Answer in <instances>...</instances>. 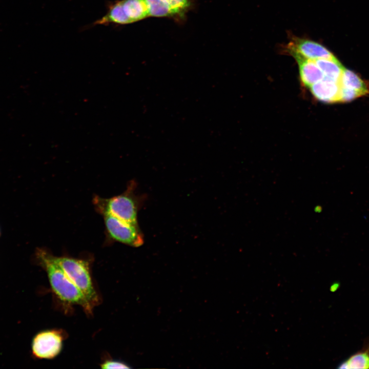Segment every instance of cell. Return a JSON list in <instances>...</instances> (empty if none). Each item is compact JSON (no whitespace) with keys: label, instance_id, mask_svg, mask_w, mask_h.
<instances>
[{"label":"cell","instance_id":"6","mask_svg":"<svg viewBox=\"0 0 369 369\" xmlns=\"http://www.w3.org/2000/svg\"><path fill=\"white\" fill-rule=\"evenodd\" d=\"M295 59L315 60L319 59H336L334 54L322 45L306 38L294 36L284 49Z\"/></svg>","mask_w":369,"mask_h":369},{"label":"cell","instance_id":"9","mask_svg":"<svg viewBox=\"0 0 369 369\" xmlns=\"http://www.w3.org/2000/svg\"><path fill=\"white\" fill-rule=\"evenodd\" d=\"M121 3L125 13L132 23L149 16L145 0H122Z\"/></svg>","mask_w":369,"mask_h":369},{"label":"cell","instance_id":"13","mask_svg":"<svg viewBox=\"0 0 369 369\" xmlns=\"http://www.w3.org/2000/svg\"><path fill=\"white\" fill-rule=\"evenodd\" d=\"M147 5L149 16L154 17L173 16L169 7L163 0H145Z\"/></svg>","mask_w":369,"mask_h":369},{"label":"cell","instance_id":"2","mask_svg":"<svg viewBox=\"0 0 369 369\" xmlns=\"http://www.w3.org/2000/svg\"><path fill=\"white\" fill-rule=\"evenodd\" d=\"M135 183L132 181L126 191L120 195L110 198L94 197L95 209L101 214H110L128 223L138 225L137 213L141 201L135 195Z\"/></svg>","mask_w":369,"mask_h":369},{"label":"cell","instance_id":"8","mask_svg":"<svg viewBox=\"0 0 369 369\" xmlns=\"http://www.w3.org/2000/svg\"><path fill=\"white\" fill-rule=\"evenodd\" d=\"M295 59L299 66L300 80L304 86L309 88L324 77L314 60L303 58Z\"/></svg>","mask_w":369,"mask_h":369},{"label":"cell","instance_id":"10","mask_svg":"<svg viewBox=\"0 0 369 369\" xmlns=\"http://www.w3.org/2000/svg\"><path fill=\"white\" fill-rule=\"evenodd\" d=\"M323 72L324 77L340 82L344 67L336 59H319L314 60Z\"/></svg>","mask_w":369,"mask_h":369},{"label":"cell","instance_id":"17","mask_svg":"<svg viewBox=\"0 0 369 369\" xmlns=\"http://www.w3.org/2000/svg\"><path fill=\"white\" fill-rule=\"evenodd\" d=\"M102 368H129L127 364L123 362L113 360H108L104 361L101 365Z\"/></svg>","mask_w":369,"mask_h":369},{"label":"cell","instance_id":"1","mask_svg":"<svg viewBox=\"0 0 369 369\" xmlns=\"http://www.w3.org/2000/svg\"><path fill=\"white\" fill-rule=\"evenodd\" d=\"M35 258L47 273L51 287L56 296L65 302L81 306L87 314H91L94 307L56 262L53 255L39 249L36 251Z\"/></svg>","mask_w":369,"mask_h":369},{"label":"cell","instance_id":"15","mask_svg":"<svg viewBox=\"0 0 369 369\" xmlns=\"http://www.w3.org/2000/svg\"><path fill=\"white\" fill-rule=\"evenodd\" d=\"M163 1L169 7L174 16H183L190 5L189 0Z\"/></svg>","mask_w":369,"mask_h":369},{"label":"cell","instance_id":"3","mask_svg":"<svg viewBox=\"0 0 369 369\" xmlns=\"http://www.w3.org/2000/svg\"><path fill=\"white\" fill-rule=\"evenodd\" d=\"M53 258L91 304L93 307L98 304L99 298L93 285L88 262L66 256H53Z\"/></svg>","mask_w":369,"mask_h":369},{"label":"cell","instance_id":"11","mask_svg":"<svg viewBox=\"0 0 369 369\" xmlns=\"http://www.w3.org/2000/svg\"><path fill=\"white\" fill-rule=\"evenodd\" d=\"M340 83L341 87L355 90L362 95L369 94V89L364 81L351 70L344 68Z\"/></svg>","mask_w":369,"mask_h":369},{"label":"cell","instance_id":"7","mask_svg":"<svg viewBox=\"0 0 369 369\" xmlns=\"http://www.w3.org/2000/svg\"><path fill=\"white\" fill-rule=\"evenodd\" d=\"M309 88L313 95L319 101L327 103L340 102V82L324 77Z\"/></svg>","mask_w":369,"mask_h":369},{"label":"cell","instance_id":"5","mask_svg":"<svg viewBox=\"0 0 369 369\" xmlns=\"http://www.w3.org/2000/svg\"><path fill=\"white\" fill-rule=\"evenodd\" d=\"M64 335L60 330H50L38 333L33 339L32 353L38 359H52L61 351Z\"/></svg>","mask_w":369,"mask_h":369},{"label":"cell","instance_id":"16","mask_svg":"<svg viewBox=\"0 0 369 369\" xmlns=\"http://www.w3.org/2000/svg\"><path fill=\"white\" fill-rule=\"evenodd\" d=\"M362 96L359 92L341 86L340 102H348L354 99Z\"/></svg>","mask_w":369,"mask_h":369},{"label":"cell","instance_id":"12","mask_svg":"<svg viewBox=\"0 0 369 369\" xmlns=\"http://www.w3.org/2000/svg\"><path fill=\"white\" fill-rule=\"evenodd\" d=\"M96 23L97 24L115 23L125 25L132 22L125 13L121 1L111 5L106 15L97 20Z\"/></svg>","mask_w":369,"mask_h":369},{"label":"cell","instance_id":"4","mask_svg":"<svg viewBox=\"0 0 369 369\" xmlns=\"http://www.w3.org/2000/svg\"><path fill=\"white\" fill-rule=\"evenodd\" d=\"M101 215L110 238L131 247H138L143 244L144 237L138 225L128 223L110 214Z\"/></svg>","mask_w":369,"mask_h":369},{"label":"cell","instance_id":"14","mask_svg":"<svg viewBox=\"0 0 369 369\" xmlns=\"http://www.w3.org/2000/svg\"><path fill=\"white\" fill-rule=\"evenodd\" d=\"M341 365V368H368L369 355L366 353L357 354Z\"/></svg>","mask_w":369,"mask_h":369},{"label":"cell","instance_id":"18","mask_svg":"<svg viewBox=\"0 0 369 369\" xmlns=\"http://www.w3.org/2000/svg\"><path fill=\"white\" fill-rule=\"evenodd\" d=\"M0 234H1V233H0Z\"/></svg>","mask_w":369,"mask_h":369}]
</instances>
